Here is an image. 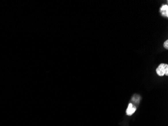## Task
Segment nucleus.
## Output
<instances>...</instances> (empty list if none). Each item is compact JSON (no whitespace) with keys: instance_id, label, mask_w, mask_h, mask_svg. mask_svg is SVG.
Segmentation results:
<instances>
[{"instance_id":"obj_4","label":"nucleus","mask_w":168,"mask_h":126,"mask_svg":"<svg viewBox=\"0 0 168 126\" xmlns=\"http://www.w3.org/2000/svg\"><path fill=\"white\" fill-rule=\"evenodd\" d=\"M164 46L165 48H166L167 50H168V40H167L166 42H165L164 44Z\"/></svg>"},{"instance_id":"obj_3","label":"nucleus","mask_w":168,"mask_h":126,"mask_svg":"<svg viewBox=\"0 0 168 126\" xmlns=\"http://www.w3.org/2000/svg\"><path fill=\"white\" fill-rule=\"evenodd\" d=\"M160 12L162 15L164 17H168V6L167 5H164L160 8Z\"/></svg>"},{"instance_id":"obj_2","label":"nucleus","mask_w":168,"mask_h":126,"mask_svg":"<svg viewBox=\"0 0 168 126\" xmlns=\"http://www.w3.org/2000/svg\"><path fill=\"white\" fill-rule=\"evenodd\" d=\"M136 110V108H134L132 104H128V108L126 110V114L128 116H131L134 114Z\"/></svg>"},{"instance_id":"obj_1","label":"nucleus","mask_w":168,"mask_h":126,"mask_svg":"<svg viewBox=\"0 0 168 126\" xmlns=\"http://www.w3.org/2000/svg\"><path fill=\"white\" fill-rule=\"evenodd\" d=\"M156 72L159 76L168 75V65L166 64H161L156 69Z\"/></svg>"}]
</instances>
